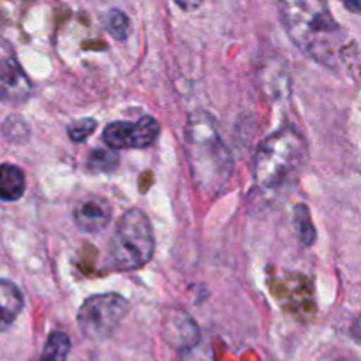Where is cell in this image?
Wrapping results in <instances>:
<instances>
[{"instance_id":"obj_14","label":"cell","mask_w":361,"mask_h":361,"mask_svg":"<svg viewBox=\"0 0 361 361\" xmlns=\"http://www.w3.org/2000/svg\"><path fill=\"white\" fill-rule=\"evenodd\" d=\"M102 25H104L106 32H108L115 41L123 42L130 34L129 16L120 9H109L108 13L102 16Z\"/></svg>"},{"instance_id":"obj_8","label":"cell","mask_w":361,"mask_h":361,"mask_svg":"<svg viewBox=\"0 0 361 361\" xmlns=\"http://www.w3.org/2000/svg\"><path fill=\"white\" fill-rule=\"evenodd\" d=\"M111 204L101 196L83 197L74 208V221L85 233H97L111 222Z\"/></svg>"},{"instance_id":"obj_5","label":"cell","mask_w":361,"mask_h":361,"mask_svg":"<svg viewBox=\"0 0 361 361\" xmlns=\"http://www.w3.org/2000/svg\"><path fill=\"white\" fill-rule=\"evenodd\" d=\"M129 312V302L116 293L94 295L78 310V326L90 341H106L118 330Z\"/></svg>"},{"instance_id":"obj_18","label":"cell","mask_w":361,"mask_h":361,"mask_svg":"<svg viewBox=\"0 0 361 361\" xmlns=\"http://www.w3.org/2000/svg\"><path fill=\"white\" fill-rule=\"evenodd\" d=\"M182 361H215V356L210 345L200 342V344L192 345L182 353Z\"/></svg>"},{"instance_id":"obj_11","label":"cell","mask_w":361,"mask_h":361,"mask_svg":"<svg viewBox=\"0 0 361 361\" xmlns=\"http://www.w3.org/2000/svg\"><path fill=\"white\" fill-rule=\"evenodd\" d=\"M25 173L14 164H0V201H18L25 194Z\"/></svg>"},{"instance_id":"obj_20","label":"cell","mask_w":361,"mask_h":361,"mask_svg":"<svg viewBox=\"0 0 361 361\" xmlns=\"http://www.w3.org/2000/svg\"><path fill=\"white\" fill-rule=\"evenodd\" d=\"M345 9L353 11V13L361 14V0H351V2H344Z\"/></svg>"},{"instance_id":"obj_21","label":"cell","mask_w":361,"mask_h":361,"mask_svg":"<svg viewBox=\"0 0 361 361\" xmlns=\"http://www.w3.org/2000/svg\"><path fill=\"white\" fill-rule=\"evenodd\" d=\"M176 6L182 7L183 11H194V9H197V7H200L201 4H200V2H192V4H187V2H176Z\"/></svg>"},{"instance_id":"obj_12","label":"cell","mask_w":361,"mask_h":361,"mask_svg":"<svg viewBox=\"0 0 361 361\" xmlns=\"http://www.w3.org/2000/svg\"><path fill=\"white\" fill-rule=\"evenodd\" d=\"M293 224H295V231L298 235L302 245L310 247L316 242V228H314L312 215L307 204L300 203L295 207V214H293Z\"/></svg>"},{"instance_id":"obj_6","label":"cell","mask_w":361,"mask_h":361,"mask_svg":"<svg viewBox=\"0 0 361 361\" xmlns=\"http://www.w3.org/2000/svg\"><path fill=\"white\" fill-rule=\"evenodd\" d=\"M161 126L154 116H141L134 122H111L102 130V141L109 150L148 148L157 141Z\"/></svg>"},{"instance_id":"obj_4","label":"cell","mask_w":361,"mask_h":361,"mask_svg":"<svg viewBox=\"0 0 361 361\" xmlns=\"http://www.w3.org/2000/svg\"><path fill=\"white\" fill-rule=\"evenodd\" d=\"M155 250L154 231L145 212L130 208L116 222L108 259L113 270L133 271L143 268Z\"/></svg>"},{"instance_id":"obj_19","label":"cell","mask_w":361,"mask_h":361,"mask_svg":"<svg viewBox=\"0 0 361 361\" xmlns=\"http://www.w3.org/2000/svg\"><path fill=\"white\" fill-rule=\"evenodd\" d=\"M351 334H353V337H355V341L361 344V314L358 316V319L355 321V324H353Z\"/></svg>"},{"instance_id":"obj_17","label":"cell","mask_w":361,"mask_h":361,"mask_svg":"<svg viewBox=\"0 0 361 361\" xmlns=\"http://www.w3.org/2000/svg\"><path fill=\"white\" fill-rule=\"evenodd\" d=\"M4 134L13 141H23L30 134V129H28V123L21 116H9L4 122Z\"/></svg>"},{"instance_id":"obj_13","label":"cell","mask_w":361,"mask_h":361,"mask_svg":"<svg viewBox=\"0 0 361 361\" xmlns=\"http://www.w3.org/2000/svg\"><path fill=\"white\" fill-rule=\"evenodd\" d=\"M71 353V338L63 331H53L46 341L37 361H67Z\"/></svg>"},{"instance_id":"obj_15","label":"cell","mask_w":361,"mask_h":361,"mask_svg":"<svg viewBox=\"0 0 361 361\" xmlns=\"http://www.w3.org/2000/svg\"><path fill=\"white\" fill-rule=\"evenodd\" d=\"M118 166V155L113 150H92L87 159V169L94 173H109Z\"/></svg>"},{"instance_id":"obj_7","label":"cell","mask_w":361,"mask_h":361,"mask_svg":"<svg viewBox=\"0 0 361 361\" xmlns=\"http://www.w3.org/2000/svg\"><path fill=\"white\" fill-rule=\"evenodd\" d=\"M32 94V81L14 56L0 62V101L18 106Z\"/></svg>"},{"instance_id":"obj_10","label":"cell","mask_w":361,"mask_h":361,"mask_svg":"<svg viewBox=\"0 0 361 361\" xmlns=\"http://www.w3.org/2000/svg\"><path fill=\"white\" fill-rule=\"evenodd\" d=\"M23 295L16 284L0 279V334L9 330L23 310Z\"/></svg>"},{"instance_id":"obj_22","label":"cell","mask_w":361,"mask_h":361,"mask_svg":"<svg viewBox=\"0 0 361 361\" xmlns=\"http://www.w3.org/2000/svg\"><path fill=\"white\" fill-rule=\"evenodd\" d=\"M337 361H355V360H349V358H341V360H337Z\"/></svg>"},{"instance_id":"obj_3","label":"cell","mask_w":361,"mask_h":361,"mask_svg":"<svg viewBox=\"0 0 361 361\" xmlns=\"http://www.w3.org/2000/svg\"><path fill=\"white\" fill-rule=\"evenodd\" d=\"M307 143L295 127H284L261 141L254 155V182L263 190H279L302 171Z\"/></svg>"},{"instance_id":"obj_1","label":"cell","mask_w":361,"mask_h":361,"mask_svg":"<svg viewBox=\"0 0 361 361\" xmlns=\"http://www.w3.org/2000/svg\"><path fill=\"white\" fill-rule=\"evenodd\" d=\"M281 20L300 51L321 66H337L344 48V32L326 4L317 0L284 2Z\"/></svg>"},{"instance_id":"obj_9","label":"cell","mask_w":361,"mask_h":361,"mask_svg":"<svg viewBox=\"0 0 361 361\" xmlns=\"http://www.w3.org/2000/svg\"><path fill=\"white\" fill-rule=\"evenodd\" d=\"M164 335L166 341L182 349V353L201 342L200 328L194 323L192 317L189 314L182 312V310H175V312L168 314L164 323Z\"/></svg>"},{"instance_id":"obj_16","label":"cell","mask_w":361,"mask_h":361,"mask_svg":"<svg viewBox=\"0 0 361 361\" xmlns=\"http://www.w3.org/2000/svg\"><path fill=\"white\" fill-rule=\"evenodd\" d=\"M95 129H97V122L94 118H81L67 127V134H69L71 141H74V143H83L85 140H88L95 133Z\"/></svg>"},{"instance_id":"obj_2","label":"cell","mask_w":361,"mask_h":361,"mask_svg":"<svg viewBox=\"0 0 361 361\" xmlns=\"http://www.w3.org/2000/svg\"><path fill=\"white\" fill-rule=\"evenodd\" d=\"M183 145L197 190L210 197L221 194L231 178L235 161L210 113L197 111L190 115Z\"/></svg>"}]
</instances>
